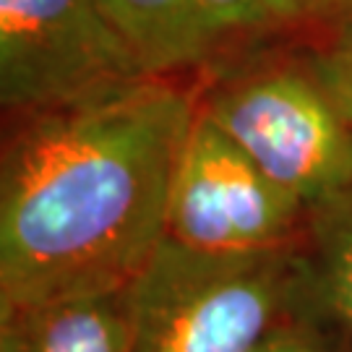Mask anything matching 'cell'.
I'll list each match as a JSON object with an SVG mask.
<instances>
[{"instance_id":"6da1fadb","label":"cell","mask_w":352,"mask_h":352,"mask_svg":"<svg viewBox=\"0 0 352 352\" xmlns=\"http://www.w3.org/2000/svg\"><path fill=\"white\" fill-rule=\"evenodd\" d=\"M196 87L139 78L11 118L0 154V311L131 287L164 240Z\"/></svg>"},{"instance_id":"7a4b0ae2","label":"cell","mask_w":352,"mask_h":352,"mask_svg":"<svg viewBox=\"0 0 352 352\" xmlns=\"http://www.w3.org/2000/svg\"><path fill=\"white\" fill-rule=\"evenodd\" d=\"M316 302L305 243L204 253L162 240L131 285L133 352H248Z\"/></svg>"},{"instance_id":"3957f363","label":"cell","mask_w":352,"mask_h":352,"mask_svg":"<svg viewBox=\"0 0 352 352\" xmlns=\"http://www.w3.org/2000/svg\"><path fill=\"white\" fill-rule=\"evenodd\" d=\"M196 104L311 212L352 186V123L298 50H253L196 84Z\"/></svg>"},{"instance_id":"277c9868","label":"cell","mask_w":352,"mask_h":352,"mask_svg":"<svg viewBox=\"0 0 352 352\" xmlns=\"http://www.w3.org/2000/svg\"><path fill=\"white\" fill-rule=\"evenodd\" d=\"M305 232L308 209L196 110L170 186L164 240L204 253H256L300 245Z\"/></svg>"},{"instance_id":"5b68a950","label":"cell","mask_w":352,"mask_h":352,"mask_svg":"<svg viewBox=\"0 0 352 352\" xmlns=\"http://www.w3.org/2000/svg\"><path fill=\"white\" fill-rule=\"evenodd\" d=\"M146 78L100 0H0V104L24 118Z\"/></svg>"},{"instance_id":"8992f818","label":"cell","mask_w":352,"mask_h":352,"mask_svg":"<svg viewBox=\"0 0 352 352\" xmlns=\"http://www.w3.org/2000/svg\"><path fill=\"white\" fill-rule=\"evenodd\" d=\"M141 74L204 76L264 45L279 26L266 0H100Z\"/></svg>"},{"instance_id":"52a82bcc","label":"cell","mask_w":352,"mask_h":352,"mask_svg":"<svg viewBox=\"0 0 352 352\" xmlns=\"http://www.w3.org/2000/svg\"><path fill=\"white\" fill-rule=\"evenodd\" d=\"M0 352H133L131 287L3 308Z\"/></svg>"},{"instance_id":"ba28073f","label":"cell","mask_w":352,"mask_h":352,"mask_svg":"<svg viewBox=\"0 0 352 352\" xmlns=\"http://www.w3.org/2000/svg\"><path fill=\"white\" fill-rule=\"evenodd\" d=\"M305 245L318 300L352 337V186L308 212Z\"/></svg>"},{"instance_id":"9c48e42d","label":"cell","mask_w":352,"mask_h":352,"mask_svg":"<svg viewBox=\"0 0 352 352\" xmlns=\"http://www.w3.org/2000/svg\"><path fill=\"white\" fill-rule=\"evenodd\" d=\"M248 352H352V337L321 302L285 318Z\"/></svg>"},{"instance_id":"30bf717a","label":"cell","mask_w":352,"mask_h":352,"mask_svg":"<svg viewBox=\"0 0 352 352\" xmlns=\"http://www.w3.org/2000/svg\"><path fill=\"white\" fill-rule=\"evenodd\" d=\"M300 45L318 81L352 123V13L314 32V39Z\"/></svg>"},{"instance_id":"8fae6325","label":"cell","mask_w":352,"mask_h":352,"mask_svg":"<svg viewBox=\"0 0 352 352\" xmlns=\"http://www.w3.org/2000/svg\"><path fill=\"white\" fill-rule=\"evenodd\" d=\"M279 32H318L352 13V0H266Z\"/></svg>"}]
</instances>
